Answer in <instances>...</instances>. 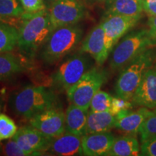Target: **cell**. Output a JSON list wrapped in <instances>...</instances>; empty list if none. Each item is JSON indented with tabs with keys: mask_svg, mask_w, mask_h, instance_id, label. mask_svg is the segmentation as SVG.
<instances>
[{
	"mask_svg": "<svg viewBox=\"0 0 156 156\" xmlns=\"http://www.w3.org/2000/svg\"><path fill=\"white\" fill-rule=\"evenodd\" d=\"M107 14L142 16V0H105Z\"/></svg>",
	"mask_w": 156,
	"mask_h": 156,
	"instance_id": "obj_19",
	"label": "cell"
},
{
	"mask_svg": "<svg viewBox=\"0 0 156 156\" xmlns=\"http://www.w3.org/2000/svg\"><path fill=\"white\" fill-rule=\"evenodd\" d=\"M151 111V109L145 107H140L134 111L132 109L122 111L116 115L115 127L127 134L138 133Z\"/></svg>",
	"mask_w": 156,
	"mask_h": 156,
	"instance_id": "obj_15",
	"label": "cell"
},
{
	"mask_svg": "<svg viewBox=\"0 0 156 156\" xmlns=\"http://www.w3.org/2000/svg\"><path fill=\"white\" fill-rule=\"evenodd\" d=\"M47 151L56 155L73 156L83 155L82 150V136L67 133L54 138Z\"/></svg>",
	"mask_w": 156,
	"mask_h": 156,
	"instance_id": "obj_16",
	"label": "cell"
},
{
	"mask_svg": "<svg viewBox=\"0 0 156 156\" xmlns=\"http://www.w3.org/2000/svg\"><path fill=\"white\" fill-rule=\"evenodd\" d=\"M131 101L136 106L156 108V63L147 70Z\"/></svg>",
	"mask_w": 156,
	"mask_h": 156,
	"instance_id": "obj_13",
	"label": "cell"
},
{
	"mask_svg": "<svg viewBox=\"0 0 156 156\" xmlns=\"http://www.w3.org/2000/svg\"><path fill=\"white\" fill-rule=\"evenodd\" d=\"M113 97L109 93L99 90L91 100L90 111L93 112H106L110 111Z\"/></svg>",
	"mask_w": 156,
	"mask_h": 156,
	"instance_id": "obj_25",
	"label": "cell"
},
{
	"mask_svg": "<svg viewBox=\"0 0 156 156\" xmlns=\"http://www.w3.org/2000/svg\"><path fill=\"white\" fill-rule=\"evenodd\" d=\"M148 33L156 46V15L150 16L148 19Z\"/></svg>",
	"mask_w": 156,
	"mask_h": 156,
	"instance_id": "obj_32",
	"label": "cell"
},
{
	"mask_svg": "<svg viewBox=\"0 0 156 156\" xmlns=\"http://www.w3.org/2000/svg\"><path fill=\"white\" fill-rule=\"evenodd\" d=\"M23 69V67L18 58L9 52L0 53V80L8 79Z\"/></svg>",
	"mask_w": 156,
	"mask_h": 156,
	"instance_id": "obj_21",
	"label": "cell"
},
{
	"mask_svg": "<svg viewBox=\"0 0 156 156\" xmlns=\"http://www.w3.org/2000/svg\"><path fill=\"white\" fill-rule=\"evenodd\" d=\"M156 61V46L146 49L122 69L115 85L116 96L131 101L147 70Z\"/></svg>",
	"mask_w": 156,
	"mask_h": 156,
	"instance_id": "obj_4",
	"label": "cell"
},
{
	"mask_svg": "<svg viewBox=\"0 0 156 156\" xmlns=\"http://www.w3.org/2000/svg\"><path fill=\"white\" fill-rule=\"evenodd\" d=\"M24 12L19 0H0V17H20Z\"/></svg>",
	"mask_w": 156,
	"mask_h": 156,
	"instance_id": "obj_24",
	"label": "cell"
},
{
	"mask_svg": "<svg viewBox=\"0 0 156 156\" xmlns=\"http://www.w3.org/2000/svg\"><path fill=\"white\" fill-rule=\"evenodd\" d=\"M58 103L56 93L44 86H26L13 93L9 99L12 111L29 119L38 113L57 106Z\"/></svg>",
	"mask_w": 156,
	"mask_h": 156,
	"instance_id": "obj_2",
	"label": "cell"
},
{
	"mask_svg": "<svg viewBox=\"0 0 156 156\" xmlns=\"http://www.w3.org/2000/svg\"><path fill=\"white\" fill-rule=\"evenodd\" d=\"M133 103L129 100L122 98L120 97H113L110 112L116 116L119 113L124 110H129L133 108Z\"/></svg>",
	"mask_w": 156,
	"mask_h": 156,
	"instance_id": "obj_29",
	"label": "cell"
},
{
	"mask_svg": "<svg viewBox=\"0 0 156 156\" xmlns=\"http://www.w3.org/2000/svg\"><path fill=\"white\" fill-rule=\"evenodd\" d=\"M107 78L108 75L105 70L91 68L67 91L68 100L76 106L89 109L93 97L106 83Z\"/></svg>",
	"mask_w": 156,
	"mask_h": 156,
	"instance_id": "obj_6",
	"label": "cell"
},
{
	"mask_svg": "<svg viewBox=\"0 0 156 156\" xmlns=\"http://www.w3.org/2000/svg\"><path fill=\"white\" fill-rule=\"evenodd\" d=\"M18 29L7 23L0 22V53L10 52L17 44Z\"/></svg>",
	"mask_w": 156,
	"mask_h": 156,
	"instance_id": "obj_22",
	"label": "cell"
},
{
	"mask_svg": "<svg viewBox=\"0 0 156 156\" xmlns=\"http://www.w3.org/2000/svg\"><path fill=\"white\" fill-rule=\"evenodd\" d=\"M83 36V29L77 24L54 29L41 48L42 60L48 64H55L77 47Z\"/></svg>",
	"mask_w": 156,
	"mask_h": 156,
	"instance_id": "obj_3",
	"label": "cell"
},
{
	"mask_svg": "<svg viewBox=\"0 0 156 156\" xmlns=\"http://www.w3.org/2000/svg\"><path fill=\"white\" fill-rule=\"evenodd\" d=\"M106 155L136 156L140 155L139 142L134 136H124L116 138L112 148Z\"/></svg>",
	"mask_w": 156,
	"mask_h": 156,
	"instance_id": "obj_20",
	"label": "cell"
},
{
	"mask_svg": "<svg viewBox=\"0 0 156 156\" xmlns=\"http://www.w3.org/2000/svg\"><path fill=\"white\" fill-rule=\"evenodd\" d=\"M138 133L140 134L141 143L156 137V108L151 109Z\"/></svg>",
	"mask_w": 156,
	"mask_h": 156,
	"instance_id": "obj_23",
	"label": "cell"
},
{
	"mask_svg": "<svg viewBox=\"0 0 156 156\" xmlns=\"http://www.w3.org/2000/svg\"><path fill=\"white\" fill-rule=\"evenodd\" d=\"M1 151L3 155L7 156H26L24 151L19 147L15 140L12 138L7 140L2 146H1Z\"/></svg>",
	"mask_w": 156,
	"mask_h": 156,
	"instance_id": "obj_27",
	"label": "cell"
},
{
	"mask_svg": "<svg viewBox=\"0 0 156 156\" xmlns=\"http://www.w3.org/2000/svg\"><path fill=\"white\" fill-rule=\"evenodd\" d=\"M48 10L54 29L77 24L87 15L86 8L80 0H58Z\"/></svg>",
	"mask_w": 156,
	"mask_h": 156,
	"instance_id": "obj_8",
	"label": "cell"
},
{
	"mask_svg": "<svg viewBox=\"0 0 156 156\" xmlns=\"http://www.w3.org/2000/svg\"><path fill=\"white\" fill-rule=\"evenodd\" d=\"M2 108V101L0 100V112H1Z\"/></svg>",
	"mask_w": 156,
	"mask_h": 156,
	"instance_id": "obj_34",
	"label": "cell"
},
{
	"mask_svg": "<svg viewBox=\"0 0 156 156\" xmlns=\"http://www.w3.org/2000/svg\"><path fill=\"white\" fill-rule=\"evenodd\" d=\"M141 17L105 14L101 24L104 30L106 46L109 54L118 44L119 41L133 28Z\"/></svg>",
	"mask_w": 156,
	"mask_h": 156,
	"instance_id": "obj_9",
	"label": "cell"
},
{
	"mask_svg": "<svg viewBox=\"0 0 156 156\" xmlns=\"http://www.w3.org/2000/svg\"><path fill=\"white\" fill-rule=\"evenodd\" d=\"M12 139L27 155H38L47 151L54 138L50 137L32 126L18 129Z\"/></svg>",
	"mask_w": 156,
	"mask_h": 156,
	"instance_id": "obj_11",
	"label": "cell"
},
{
	"mask_svg": "<svg viewBox=\"0 0 156 156\" xmlns=\"http://www.w3.org/2000/svg\"><path fill=\"white\" fill-rule=\"evenodd\" d=\"M25 13H36L46 9L44 0H19Z\"/></svg>",
	"mask_w": 156,
	"mask_h": 156,
	"instance_id": "obj_28",
	"label": "cell"
},
{
	"mask_svg": "<svg viewBox=\"0 0 156 156\" xmlns=\"http://www.w3.org/2000/svg\"><path fill=\"white\" fill-rule=\"evenodd\" d=\"M88 112V109L70 103L65 112L66 132L80 136L85 135Z\"/></svg>",
	"mask_w": 156,
	"mask_h": 156,
	"instance_id": "obj_17",
	"label": "cell"
},
{
	"mask_svg": "<svg viewBox=\"0 0 156 156\" xmlns=\"http://www.w3.org/2000/svg\"><path fill=\"white\" fill-rule=\"evenodd\" d=\"M155 46L147 29L130 33L115 46L110 60L111 69H122L146 49Z\"/></svg>",
	"mask_w": 156,
	"mask_h": 156,
	"instance_id": "obj_5",
	"label": "cell"
},
{
	"mask_svg": "<svg viewBox=\"0 0 156 156\" xmlns=\"http://www.w3.org/2000/svg\"><path fill=\"white\" fill-rule=\"evenodd\" d=\"M89 69L88 58L83 52L75 54L60 64L53 76L54 83L58 88L67 91Z\"/></svg>",
	"mask_w": 156,
	"mask_h": 156,
	"instance_id": "obj_7",
	"label": "cell"
},
{
	"mask_svg": "<svg viewBox=\"0 0 156 156\" xmlns=\"http://www.w3.org/2000/svg\"><path fill=\"white\" fill-rule=\"evenodd\" d=\"M95 1H104V0H95Z\"/></svg>",
	"mask_w": 156,
	"mask_h": 156,
	"instance_id": "obj_35",
	"label": "cell"
},
{
	"mask_svg": "<svg viewBox=\"0 0 156 156\" xmlns=\"http://www.w3.org/2000/svg\"><path fill=\"white\" fill-rule=\"evenodd\" d=\"M54 30L47 8L31 14L24 12L17 46L26 56H33L43 48Z\"/></svg>",
	"mask_w": 156,
	"mask_h": 156,
	"instance_id": "obj_1",
	"label": "cell"
},
{
	"mask_svg": "<svg viewBox=\"0 0 156 156\" xmlns=\"http://www.w3.org/2000/svg\"><path fill=\"white\" fill-rule=\"evenodd\" d=\"M116 116L110 111L93 112L90 111L87 116L86 134L108 132L115 127Z\"/></svg>",
	"mask_w": 156,
	"mask_h": 156,
	"instance_id": "obj_18",
	"label": "cell"
},
{
	"mask_svg": "<svg viewBox=\"0 0 156 156\" xmlns=\"http://www.w3.org/2000/svg\"><path fill=\"white\" fill-rule=\"evenodd\" d=\"M44 1L45 5H46V7H47V9H48V7H49L50 6L52 5V4H54L55 2L58 1V0H44Z\"/></svg>",
	"mask_w": 156,
	"mask_h": 156,
	"instance_id": "obj_33",
	"label": "cell"
},
{
	"mask_svg": "<svg viewBox=\"0 0 156 156\" xmlns=\"http://www.w3.org/2000/svg\"><path fill=\"white\" fill-rule=\"evenodd\" d=\"M30 124L50 137H58L66 131L65 113L62 107H53L30 118Z\"/></svg>",
	"mask_w": 156,
	"mask_h": 156,
	"instance_id": "obj_10",
	"label": "cell"
},
{
	"mask_svg": "<svg viewBox=\"0 0 156 156\" xmlns=\"http://www.w3.org/2000/svg\"><path fill=\"white\" fill-rule=\"evenodd\" d=\"M80 52L90 54L99 65H102L106 61L110 54L106 48L105 32L101 23L95 25L85 37L82 43Z\"/></svg>",
	"mask_w": 156,
	"mask_h": 156,
	"instance_id": "obj_12",
	"label": "cell"
},
{
	"mask_svg": "<svg viewBox=\"0 0 156 156\" xmlns=\"http://www.w3.org/2000/svg\"><path fill=\"white\" fill-rule=\"evenodd\" d=\"M143 10L150 16L156 15V0H142Z\"/></svg>",
	"mask_w": 156,
	"mask_h": 156,
	"instance_id": "obj_31",
	"label": "cell"
},
{
	"mask_svg": "<svg viewBox=\"0 0 156 156\" xmlns=\"http://www.w3.org/2000/svg\"><path fill=\"white\" fill-rule=\"evenodd\" d=\"M140 155L156 156V137L142 142L140 146Z\"/></svg>",
	"mask_w": 156,
	"mask_h": 156,
	"instance_id": "obj_30",
	"label": "cell"
},
{
	"mask_svg": "<svg viewBox=\"0 0 156 156\" xmlns=\"http://www.w3.org/2000/svg\"><path fill=\"white\" fill-rule=\"evenodd\" d=\"M0 151H1V146H0Z\"/></svg>",
	"mask_w": 156,
	"mask_h": 156,
	"instance_id": "obj_36",
	"label": "cell"
},
{
	"mask_svg": "<svg viewBox=\"0 0 156 156\" xmlns=\"http://www.w3.org/2000/svg\"><path fill=\"white\" fill-rule=\"evenodd\" d=\"M17 130L18 128L12 119L5 114L0 113V142L12 138Z\"/></svg>",
	"mask_w": 156,
	"mask_h": 156,
	"instance_id": "obj_26",
	"label": "cell"
},
{
	"mask_svg": "<svg viewBox=\"0 0 156 156\" xmlns=\"http://www.w3.org/2000/svg\"><path fill=\"white\" fill-rule=\"evenodd\" d=\"M115 139L109 131L85 134L82 136L83 154L87 156L106 155Z\"/></svg>",
	"mask_w": 156,
	"mask_h": 156,
	"instance_id": "obj_14",
	"label": "cell"
}]
</instances>
